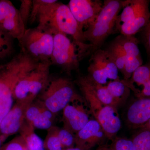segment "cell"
<instances>
[{"mask_svg":"<svg viewBox=\"0 0 150 150\" xmlns=\"http://www.w3.org/2000/svg\"><path fill=\"white\" fill-rule=\"evenodd\" d=\"M50 62H37L17 83L13 92L16 101L27 98L35 100L50 80Z\"/></svg>","mask_w":150,"mask_h":150,"instance_id":"cell-8","label":"cell"},{"mask_svg":"<svg viewBox=\"0 0 150 150\" xmlns=\"http://www.w3.org/2000/svg\"><path fill=\"white\" fill-rule=\"evenodd\" d=\"M91 79L94 90L100 102L105 105H109L118 108V106L115 100L108 91L106 86L97 83Z\"/></svg>","mask_w":150,"mask_h":150,"instance_id":"cell-22","label":"cell"},{"mask_svg":"<svg viewBox=\"0 0 150 150\" xmlns=\"http://www.w3.org/2000/svg\"><path fill=\"white\" fill-rule=\"evenodd\" d=\"M109 150H135L132 140L125 138L115 139L109 146Z\"/></svg>","mask_w":150,"mask_h":150,"instance_id":"cell-28","label":"cell"},{"mask_svg":"<svg viewBox=\"0 0 150 150\" xmlns=\"http://www.w3.org/2000/svg\"><path fill=\"white\" fill-rule=\"evenodd\" d=\"M31 17L33 22H38V27L53 35L63 33L78 43H86L83 30L67 5L57 0H35Z\"/></svg>","mask_w":150,"mask_h":150,"instance_id":"cell-1","label":"cell"},{"mask_svg":"<svg viewBox=\"0 0 150 150\" xmlns=\"http://www.w3.org/2000/svg\"><path fill=\"white\" fill-rule=\"evenodd\" d=\"M54 35L51 63L71 76L72 72L79 71L81 60L90 55L89 45L87 43L76 42L63 33H56Z\"/></svg>","mask_w":150,"mask_h":150,"instance_id":"cell-4","label":"cell"},{"mask_svg":"<svg viewBox=\"0 0 150 150\" xmlns=\"http://www.w3.org/2000/svg\"><path fill=\"white\" fill-rule=\"evenodd\" d=\"M139 129H141V130H146L150 132V119L146 123L141 126Z\"/></svg>","mask_w":150,"mask_h":150,"instance_id":"cell-31","label":"cell"},{"mask_svg":"<svg viewBox=\"0 0 150 150\" xmlns=\"http://www.w3.org/2000/svg\"><path fill=\"white\" fill-rule=\"evenodd\" d=\"M135 150H150V132L141 130L132 140Z\"/></svg>","mask_w":150,"mask_h":150,"instance_id":"cell-25","label":"cell"},{"mask_svg":"<svg viewBox=\"0 0 150 150\" xmlns=\"http://www.w3.org/2000/svg\"><path fill=\"white\" fill-rule=\"evenodd\" d=\"M20 2L19 12L26 28L32 11L33 0H21Z\"/></svg>","mask_w":150,"mask_h":150,"instance_id":"cell-27","label":"cell"},{"mask_svg":"<svg viewBox=\"0 0 150 150\" xmlns=\"http://www.w3.org/2000/svg\"><path fill=\"white\" fill-rule=\"evenodd\" d=\"M88 76L97 83L106 86L108 80H119L118 70L111 56L105 50L98 49L91 55Z\"/></svg>","mask_w":150,"mask_h":150,"instance_id":"cell-9","label":"cell"},{"mask_svg":"<svg viewBox=\"0 0 150 150\" xmlns=\"http://www.w3.org/2000/svg\"><path fill=\"white\" fill-rule=\"evenodd\" d=\"M27 146L24 139L20 136L7 144L4 150H27Z\"/></svg>","mask_w":150,"mask_h":150,"instance_id":"cell-30","label":"cell"},{"mask_svg":"<svg viewBox=\"0 0 150 150\" xmlns=\"http://www.w3.org/2000/svg\"><path fill=\"white\" fill-rule=\"evenodd\" d=\"M41 101L54 114L64 110L71 102L82 101L73 83L67 78L59 77L49 80L41 93Z\"/></svg>","mask_w":150,"mask_h":150,"instance_id":"cell-6","label":"cell"},{"mask_svg":"<svg viewBox=\"0 0 150 150\" xmlns=\"http://www.w3.org/2000/svg\"><path fill=\"white\" fill-rule=\"evenodd\" d=\"M14 39L0 28V61L8 58L13 54Z\"/></svg>","mask_w":150,"mask_h":150,"instance_id":"cell-21","label":"cell"},{"mask_svg":"<svg viewBox=\"0 0 150 150\" xmlns=\"http://www.w3.org/2000/svg\"></svg>","mask_w":150,"mask_h":150,"instance_id":"cell-34","label":"cell"},{"mask_svg":"<svg viewBox=\"0 0 150 150\" xmlns=\"http://www.w3.org/2000/svg\"><path fill=\"white\" fill-rule=\"evenodd\" d=\"M111 56L118 70L124 74L125 66V57L123 52L115 39L111 41L105 49Z\"/></svg>","mask_w":150,"mask_h":150,"instance_id":"cell-20","label":"cell"},{"mask_svg":"<svg viewBox=\"0 0 150 150\" xmlns=\"http://www.w3.org/2000/svg\"><path fill=\"white\" fill-rule=\"evenodd\" d=\"M0 28L18 41L26 29L18 10L8 0H0Z\"/></svg>","mask_w":150,"mask_h":150,"instance_id":"cell-10","label":"cell"},{"mask_svg":"<svg viewBox=\"0 0 150 150\" xmlns=\"http://www.w3.org/2000/svg\"><path fill=\"white\" fill-rule=\"evenodd\" d=\"M31 124L25 121L20 130V136L23 138L28 150H46L44 141L35 132Z\"/></svg>","mask_w":150,"mask_h":150,"instance_id":"cell-17","label":"cell"},{"mask_svg":"<svg viewBox=\"0 0 150 150\" xmlns=\"http://www.w3.org/2000/svg\"><path fill=\"white\" fill-rule=\"evenodd\" d=\"M95 150H109V146L106 145H101Z\"/></svg>","mask_w":150,"mask_h":150,"instance_id":"cell-32","label":"cell"},{"mask_svg":"<svg viewBox=\"0 0 150 150\" xmlns=\"http://www.w3.org/2000/svg\"><path fill=\"white\" fill-rule=\"evenodd\" d=\"M76 83L84 99L88 103L95 120L102 127L106 138L113 139L121 126L118 108L105 105L100 102L94 90L91 79L88 75L79 77Z\"/></svg>","mask_w":150,"mask_h":150,"instance_id":"cell-2","label":"cell"},{"mask_svg":"<svg viewBox=\"0 0 150 150\" xmlns=\"http://www.w3.org/2000/svg\"><path fill=\"white\" fill-rule=\"evenodd\" d=\"M149 0H126L116 19L113 33L135 36L141 32L149 18Z\"/></svg>","mask_w":150,"mask_h":150,"instance_id":"cell-5","label":"cell"},{"mask_svg":"<svg viewBox=\"0 0 150 150\" xmlns=\"http://www.w3.org/2000/svg\"><path fill=\"white\" fill-rule=\"evenodd\" d=\"M34 100L27 98L16 101L0 124V132L6 137L20 131L25 121L27 108Z\"/></svg>","mask_w":150,"mask_h":150,"instance_id":"cell-13","label":"cell"},{"mask_svg":"<svg viewBox=\"0 0 150 150\" xmlns=\"http://www.w3.org/2000/svg\"><path fill=\"white\" fill-rule=\"evenodd\" d=\"M54 114L46 108L31 125L34 128L48 130L53 126Z\"/></svg>","mask_w":150,"mask_h":150,"instance_id":"cell-24","label":"cell"},{"mask_svg":"<svg viewBox=\"0 0 150 150\" xmlns=\"http://www.w3.org/2000/svg\"><path fill=\"white\" fill-rule=\"evenodd\" d=\"M58 136L64 149L74 147L75 135L71 132L63 128H59Z\"/></svg>","mask_w":150,"mask_h":150,"instance_id":"cell-26","label":"cell"},{"mask_svg":"<svg viewBox=\"0 0 150 150\" xmlns=\"http://www.w3.org/2000/svg\"><path fill=\"white\" fill-rule=\"evenodd\" d=\"M124 2L121 0H105L96 18L84 30V39L89 45L90 55L101 48L106 38L113 33L117 17Z\"/></svg>","mask_w":150,"mask_h":150,"instance_id":"cell-3","label":"cell"},{"mask_svg":"<svg viewBox=\"0 0 150 150\" xmlns=\"http://www.w3.org/2000/svg\"><path fill=\"white\" fill-rule=\"evenodd\" d=\"M5 137H4V136H0V149H1V145L2 143L3 140L4 139Z\"/></svg>","mask_w":150,"mask_h":150,"instance_id":"cell-33","label":"cell"},{"mask_svg":"<svg viewBox=\"0 0 150 150\" xmlns=\"http://www.w3.org/2000/svg\"><path fill=\"white\" fill-rule=\"evenodd\" d=\"M18 41L21 51L33 60L51 63L54 46L53 34L36 26L26 29Z\"/></svg>","mask_w":150,"mask_h":150,"instance_id":"cell-7","label":"cell"},{"mask_svg":"<svg viewBox=\"0 0 150 150\" xmlns=\"http://www.w3.org/2000/svg\"><path fill=\"white\" fill-rule=\"evenodd\" d=\"M150 80V62L148 61L146 64L139 67L134 72L129 80L126 81H122L131 89L135 84L139 86L142 87Z\"/></svg>","mask_w":150,"mask_h":150,"instance_id":"cell-19","label":"cell"},{"mask_svg":"<svg viewBox=\"0 0 150 150\" xmlns=\"http://www.w3.org/2000/svg\"><path fill=\"white\" fill-rule=\"evenodd\" d=\"M141 32L142 42L146 51L149 62H150V13L147 23Z\"/></svg>","mask_w":150,"mask_h":150,"instance_id":"cell-29","label":"cell"},{"mask_svg":"<svg viewBox=\"0 0 150 150\" xmlns=\"http://www.w3.org/2000/svg\"><path fill=\"white\" fill-rule=\"evenodd\" d=\"M58 127L53 126L48 129L46 139L44 141L46 150H63V146L58 136Z\"/></svg>","mask_w":150,"mask_h":150,"instance_id":"cell-23","label":"cell"},{"mask_svg":"<svg viewBox=\"0 0 150 150\" xmlns=\"http://www.w3.org/2000/svg\"><path fill=\"white\" fill-rule=\"evenodd\" d=\"M103 4V2L100 0H70L68 6L84 31L94 21Z\"/></svg>","mask_w":150,"mask_h":150,"instance_id":"cell-12","label":"cell"},{"mask_svg":"<svg viewBox=\"0 0 150 150\" xmlns=\"http://www.w3.org/2000/svg\"><path fill=\"white\" fill-rule=\"evenodd\" d=\"M63 110L64 128L74 135L90 120L88 114L82 105L69 103Z\"/></svg>","mask_w":150,"mask_h":150,"instance_id":"cell-15","label":"cell"},{"mask_svg":"<svg viewBox=\"0 0 150 150\" xmlns=\"http://www.w3.org/2000/svg\"><path fill=\"white\" fill-rule=\"evenodd\" d=\"M127 123L134 129H139L150 119V96L135 100L128 108Z\"/></svg>","mask_w":150,"mask_h":150,"instance_id":"cell-16","label":"cell"},{"mask_svg":"<svg viewBox=\"0 0 150 150\" xmlns=\"http://www.w3.org/2000/svg\"><path fill=\"white\" fill-rule=\"evenodd\" d=\"M106 86L118 107L125 102L130 95L131 89L121 80L110 81Z\"/></svg>","mask_w":150,"mask_h":150,"instance_id":"cell-18","label":"cell"},{"mask_svg":"<svg viewBox=\"0 0 150 150\" xmlns=\"http://www.w3.org/2000/svg\"><path fill=\"white\" fill-rule=\"evenodd\" d=\"M106 138L102 127L95 119L90 120L83 129L75 135L76 146L90 150Z\"/></svg>","mask_w":150,"mask_h":150,"instance_id":"cell-14","label":"cell"},{"mask_svg":"<svg viewBox=\"0 0 150 150\" xmlns=\"http://www.w3.org/2000/svg\"><path fill=\"white\" fill-rule=\"evenodd\" d=\"M125 57L123 81L129 80L134 72L143 65V59L139 47V40L135 36L120 34L115 38Z\"/></svg>","mask_w":150,"mask_h":150,"instance_id":"cell-11","label":"cell"}]
</instances>
